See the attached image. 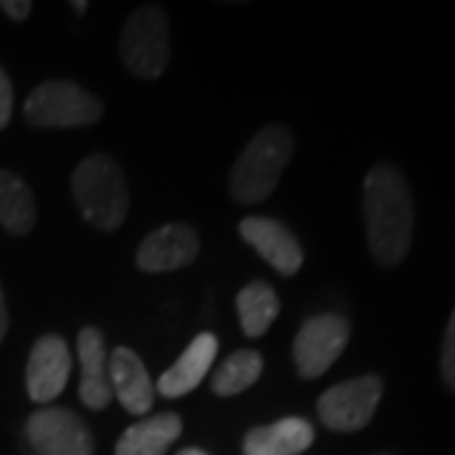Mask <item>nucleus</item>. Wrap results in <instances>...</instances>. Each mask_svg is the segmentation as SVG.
Returning <instances> with one entry per match:
<instances>
[{"instance_id":"f257e3e1","label":"nucleus","mask_w":455,"mask_h":455,"mask_svg":"<svg viewBox=\"0 0 455 455\" xmlns=\"http://www.w3.org/2000/svg\"><path fill=\"white\" fill-rule=\"evenodd\" d=\"M364 220L370 251L379 263L395 266L412 243V196L405 178L392 164H374L364 180Z\"/></svg>"},{"instance_id":"f03ea898","label":"nucleus","mask_w":455,"mask_h":455,"mask_svg":"<svg viewBox=\"0 0 455 455\" xmlns=\"http://www.w3.org/2000/svg\"><path fill=\"white\" fill-rule=\"evenodd\" d=\"M74 197L86 223L97 230H116L130 211V193L122 167L109 155H92L74 170Z\"/></svg>"},{"instance_id":"7ed1b4c3","label":"nucleus","mask_w":455,"mask_h":455,"mask_svg":"<svg viewBox=\"0 0 455 455\" xmlns=\"http://www.w3.org/2000/svg\"><path fill=\"white\" fill-rule=\"evenodd\" d=\"M293 140L286 127H263L241 152L230 172V196L238 203H260L276 190L291 160Z\"/></svg>"},{"instance_id":"20e7f679","label":"nucleus","mask_w":455,"mask_h":455,"mask_svg":"<svg viewBox=\"0 0 455 455\" xmlns=\"http://www.w3.org/2000/svg\"><path fill=\"white\" fill-rule=\"evenodd\" d=\"M122 61L140 79H157L170 59V23L163 8L145 5L134 11L119 38Z\"/></svg>"},{"instance_id":"39448f33","label":"nucleus","mask_w":455,"mask_h":455,"mask_svg":"<svg viewBox=\"0 0 455 455\" xmlns=\"http://www.w3.org/2000/svg\"><path fill=\"white\" fill-rule=\"evenodd\" d=\"M104 107L92 92L71 82L41 84L26 101V119L33 127H89L101 119Z\"/></svg>"},{"instance_id":"423d86ee","label":"nucleus","mask_w":455,"mask_h":455,"mask_svg":"<svg viewBox=\"0 0 455 455\" xmlns=\"http://www.w3.org/2000/svg\"><path fill=\"white\" fill-rule=\"evenodd\" d=\"M349 322L339 314L307 319L293 339V362L304 379H316L341 357L349 344Z\"/></svg>"},{"instance_id":"0eeeda50","label":"nucleus","mask_w":455,"mask_h":455,"mask_svg":"<svg viewBox=\"0 0 455 455\" xmlns=\"http://www.w3.org/2000/svg\"><path fill=\"white\" fill-rule=\"evenodd\" d=\"M379 397H382V379L377 374H364L329 387L319 397L316 410L329 430L355 433L372 420Z\"/></svg>"},{"instance_id":"6e6552de","label":"nucleus","mask_w":455,"mask_h":455,"mask_svg":"<svg viewBox=\"0 0 455 455\" xmlns=\"http://www.w3.org/2000/svg\"><path fill=\"white\" fill-rule=\"evenodd\" d=\"M36 455H94V438L82 418L66 407H44L26 423Z\"/></svg>"},{"instance_id":"1a4fd4ad","label":"nucleus","mask_w":455,"mask_h":455,"mask_svg":"<svg viewBox=\"0 0 455 455\" xmlns=\"http://www.w3.org/2000/svg\"><path fill=\"white\" fill-rule=\"evenodd\" d=\"M71 374V352L66 341L56 334H46L33 344L28 367H26V387L33 403L46 405L64 392Z\"/></svg>"},{"instance_id":"9d476101","label":"nucleus","mask_w":455,"mask_h":455,"mask_svg":"<svg viewBox=\"0 0 455 455\" xmlns=\"http://www.w3.org/2000/svg\"><path fill=\"white\" fill-rule=\"evenodd\" d=\"M197 251H200V241L196 230L182 223H170L157 228L142 241L137 251V266L147 274L178 271L196 260Z\"/></svg>"},{"instance_id":"9b49d317","label":"nucleus","mask_w":455,"mask_h":455,"mask_svg":"<svg viewBox=\"0 0 455 455\" xmlns=\"http://www.w3.org/2000/svg\"><path fill=\"white\" fill-rule=\"evenodd\" d=\"M241 238L253 245L263 260H268L281 276H293L301 263L304 251L289 228L274 218H245L241 223Z\"/></svg>"},{"instance_id":"f8f14e48","label":"nucleus","mask_w":455,"mask_h":455,"mask_svg":"<svg viewBox=\"0 0 455 455\" xmlns=\"http://www.w3.org/2000/svg\"><path fill=\"white\" fill-rule=\"evenodd\" d=\"M79 364H82V382L79 397L92 410H104L112 403L114 392L109 382V355L107 341L97 326H84L79 331Z\"/></svg>"},{"instance_id":"ddd939ff","label":"nucleus","mask_w":455,"mask_h":455,"mask_svg":"<svg viewBox=\"0 0 455 455\" xmlns=\"http://www.w3.org/2000/svg\"><path fill=\"white\" fill-rule=\"evenodd\" d=\"M109 382L114 397L132 415H147L155 403V385L149 379L145 362L127 347H116L109 355Z\"/></svg>"},{"instance_id":"4468645a","label":"nucleus","mask_w":455,"mask_h":455,"mask_svg":"<svg viewBox=\"0 0 455 455\" xmlns=\"http://www.w3.org/2000/svg\"><path fill=\"white\" fill-rule=\"evenodd\" d=\"M215 355H218V339L211 331L197 334L196 339L188 344V349L182 352V357L157 379V395L175 400V397H182V395L196 390L205 379V374L211 372Z\"/></svg>"},{"instance_id":"2eb2a0df","label":"nucleus","mask_w":455,"mask_h":455,"mask_svg":"<svg viewBox=\"0 0 455 455\" xmlns=\"http://www.w3.org/2000/svg\"><path fill=\"white\" fill-rule=\"evenodd\" d=\"M314 443V427L301 418H283L245 433L243 455H299Z\"/></svg>"},{"instance_id":"dca6fc26","label":"nucleus","mask_w":455,"mask_h":455,"mask_svg":"<svg viewBox=\"0 0 455 455\" xmlns=\"http://www.w3.org/2000/svg\"><path fill=\"white\" fill-rule=\"evenodd\" d=\"M182 420L175 412L152 415L124 430L116 443L114 455H164L167 448L180 438Z\"/></svg>"},{"instance_id":"f3484780","label":"nucleus","mask_w":455,"mask_h":455,"mask_svg":"<svg viewBox=\"0 0 455 455\" xmlns=\"http://www.w3.org/2000/svg\"><path fill=\"white\" fill-rule=\"evenodd\" d=\"M0 226L13 235H26L36 226L33 193L8 170H0Z\"/></svg>"},{"instance_id":"a211bd4d","label":"nucleus","mask_w":455,"mask_h":455,"mask_svg":"<svg viewBox=\"0 0 455 455\" xmlns=\"http://www.w3.org/2000/svg\"><path fill=\"white\" fill-rule=\"evenodd\" d=\"M235 307H238L245 337H253V339H259L268 331V326L276 322L278 311H281L276 291L263 281L248 283L243 291L238 293Z\"/></svg>"},{"instance_id":"6ab92c4d","label":"nucleus","mask_w":455,"mask_h":455,"mask_svg":"<svg viewBox=\"0 0 455 455\" xmlns=\"http://www.w3.org/2000/svg\"><path fill=\"white\" fill-rule=\"evenodd\" d=\"M263 372V359L253 349H238L212 374L211 387L220 397H233L248 390Z\"/></svg>"},{"instance_id":"aec40b11","label":"nucleus","mask_w":455,"mask_h":455,"mask_svg":"<svg viewBox=\"0 0 455 455\" xmlns=\"http://www.w3.org/2000/svg\"><path fill=\"white\" fill-rule=\"evenodd\" d=\"M440 370L445 385L455 392V311L451 314V322L445 329V339H443V355H440Z\"/></svg>"},{"instance_id":"412c9836","label":"nucleus","mask_w":455,"mask_h":455,"mask_svg":"<svg viewBox=\"0 0 455 455\" xmlns=\"http://www.w3.org/2000/svg\"><path fill=\"white\" fill-rule=\"evenodd\" d=\"M11 112H13V89L5 71L0 68V130L11 122Z\"/></svg>"},{"instance_id":"4be33fe9","label":"nucleus","mask_w":455,"mask_h":455,"mask_svg":"<svg viewBox=\"0 0 455 455\" xmlns=\"http://www.w3.org/2000/svg\"><path fill=\"white\" fill-rule=\"evenodd\" d=\"M31 8L28 0H0V11L13 20H26L31 16Z\"/></svg>"},{"instance_id":"5701e85b","label":"nucleus","mask_w":455,"mask_h":455,"mask_svg":"<svg viewBox=\"0 0 455 455\" xmlns=\"http://www.w3.org/2000/svg\"><path fill=\"white\" fill-rule=\"evenodd\" d=\"M8 331V309H5V296H3V289H0V341Z\"/></svg>"},{"instance_id":"b1692460","label":"nucleus","mask_w":455,"mask_h":455,"mask_svg":"<svg viewBox=\"0 0 455 455\" xmlns=\"http://www.w3.org/2000/svg\"><path fill=\"white\" fill-rule=\"evenodd\" d=\"M178 455H208V453H203V451H197V448H188V451H180Z\"/></svg>"},{"instance_id":"393cba45","label":"nucleus","mask_w":455,"mask_h":455,"mask_svg":"<svg viewBox=\"0 0 455 455\" xmlns=\"http://www.w3.org/2000/svg\"><path fill=\"white\" fill-rule=\"evenodd\" d=\"M74 8H76V11H79V13H84V11H86V8H89V5H86V3H82V0H79V3H74Z\"/></svg>"},{"instance_id":"a878e982","label":"nucleus","mask_w":455,"mask_h":455,"mask_svg":"<svg viewBox=\"0 0 455 455\" xmlns=\"http://www.w3.org/2000/svg\"><path fill=\"white\" fill-rule=\"evenodd\" d=\"M377 455H387V453H377Z\"/></svg>"}]
</instances>
